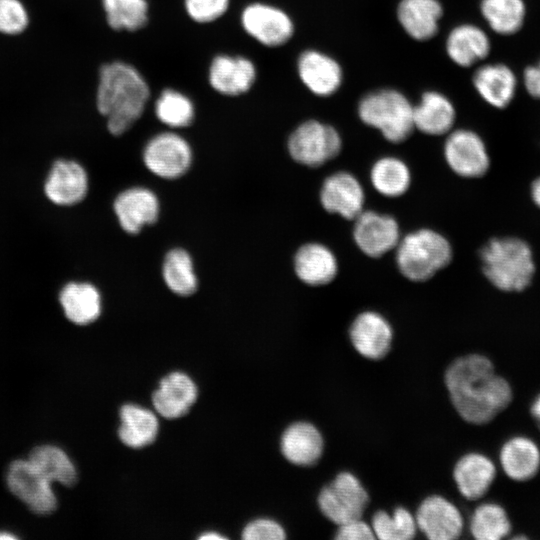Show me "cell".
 <instances>
[{
	"instance_id": "26",
	"label": "cell",
	"mask_w": 540,
	"mask_h": 540,
	"mask_svg": "<svg viewBox=\"0 0 540 540\" xmlns=\"http://www.w3.org/2000/svg\"><path fill=\"white\" fill-rule=\"evenodd\" d=\"M473 84L481 97L496 108H505L513 99L516 78L503 64H487L473 76Z\"/></svg>"
},
{
	"instance_id": "1",
	"label": "cell",
	"mask_w": 540,
	"mask_h": 540,
	"mask_svg": "<svg viewBox=\"0 0 540 540\" xmlns=\"http://www.w3.org/2000/svg\"><path fill=\"white\" fill-rule=\"evenodd\" d=\"M443 381L454 411L469 425L488 424L512 400L510 384L480 353H465L453 359L444 371Z\"/></svg>"
},
{
	"instance_id": "3",
	"label": "cell",
	"mask_w": 540,
	"mask_h": 540,
	"mask_svg": "<svg viewBox=\"0 0 540 540\" xmlns=\"http://www.w3.org/2000/svg\"><path fill=\"white\" fill-rule=\"evenodd\" d=\"M484 276L497 289L520 292L533 279L535 264L530 246L517 237L490 239L480 251Z\"/></svg>"
},
{
	"instance_id": "29",
	"label": "cell",
	"mask_w": 540,
	"mask_h": 540,
	"mask_svg": "<svg viewBox=\"0 0 540 540\" xmlns=\"http://www.w3.org/2000/svg\"><path fill=\"white\" fill-rule=\"evenodd\" d=\"M60 303L66 317L77 325L94 322L101 313V296L90 283L67 284L60 293Z\"/></svg>"
},
{
	"instance_id": "25",
	"label": "cell",
	"mask_w": 540,
	"mask_h": 540,
	"mask_svg": "<svg viewBox=\"0 0 540 540\" xmlns=\"http://www.w3.org/2000/svg\"><path fill=\"white\" fill-rule=\"evenodd\" d=\"M455 118L456 112L451 101L436 91L425 92L420 102L413 106L414 127L427 135L449 133Z\"/></svg>"
},
{
	"instance_id": "4",
	"label": "cell",
	"mask_w": 540,
	"mask_h": 540,
	"mask_svg": "<svg viewBox=\"0 0 540 540\" xmlns=\"http://www.w3.org/2000/svg\"><path fill=\"white\" fill-rule=\"evenodd\" d=\"M452 255L448 239L429 228L406 234L395 248V260L400 273L413 282L431 279L451 262Z\"/></svg>"
},
{
	"instance_id": "2",
	"label": "cell",
	"mask_w": 540,
	"mask_h": 540,
	"mask_svg": "<svg viewBox=\"0 0 540 540\" xmlns=\"http://www.w3.org/2000/svg\"><path fill=\"white\" fill-rule=\"evenodd\" d=\"M149 95L147 82L132 65L115 61L101 67L97 109L107 117L112 135L123 134L141 117Z\"/></svg>"
},
{
	"instance_id": "41",
	"label": "cell",
	"mask_w": 540,
	"mask_h": 540,
	"mask_svg": "<svg viewBox=\"0 0 540 540\" xmlns=\"http://www.w3.org/2000/svg\"><path fill=\"white\" fill-rule=\"evenodd\" d=\"M245 540H284L285 529L271 519H258L249 523L243 530Z\"/></svg>"
},
{
	"instance_id": "12",
	"label": "cell",
	"mask_w": 540,
	"mask_h": 540,
	"mask_svg": "<svg viewBox=\"0 0 540 540\" xmlns=\"http://www.w3.org/2000/svg\"><path fill=\"white\" fill-rule=\"evenodd\" d=\"M353 221V240L368 257L379 258L395 250L401 239L399 224L389 214L363 210Z\"/></svg>"
},
{
	"instance_id": "28",
	"label": "cell",
	"mask_w": 540,
	"mask_h": 540,
	"mask_svg": "<svg viewBox=\"0 0 540 540\" xmlns=\"http://www.w3.org/2000/svg\"><path fill=\"white\" fill-rule=\"evenodd\" d=\"M489 51V38L483 30L471 24L455 27L446 41L448 56L461 67H469L484 59Z\"/></svg>"
},
{
	"instance_id": "22",
	"label": "cell",
	"mask_w": 540,
	"mask_h": 540,
	"mask_svg": "<svg viewBox=\"0 0 540 540\" xmlns=\"http://www.w3.org/2000/svg\"><path fill=\"white\" fill-rule=\"evenodd\" d=\"M88 178L83 167L67 160L57 161L45 183L46 196L58 205H73L87 194Z\"/></svg>"
},
{
	"instance_id": "38",
	"label": "cell",
	"mask_w": 540,
	"mask_h": 540,
	"mask_svg": "<svg viewBox=\"0 0 540 540\" xmlns=\"http://www.w3.org/2000/svg\"><path fill=\"white\" fill-rule=\"evenodd\" d=\"M155 114L163 124L171 128H183L193 122L195 108L185 94L174 89H165L156 100Z\"/></svg>"
},
{
	"instance_id": "5",
	"label": "cell",
	"mask_w": 540,
	"mask_h": 540,
	"mask_svg": "<svg viewBox=\"0 0 540 540\" xmlns=\"http://www.w3.org/2000/svg\"><path fill=\"white\" fill-rule=\"evenodd\" d=\"M315 501L321 515L337 526L356 518H366L371 498L360 477L351 470L342 469L320 486Z\"/></svg>"
},
{
	"instance_id": "34",
	"label": "cell",
	"mask_w": 540,
	"mask_h": 540,
	"mask_svg": "<svg viewBox=\"0 0 540 540\" xmlns=\"http://www.w3.org/2000/svg\"><path fill=\"white\" fill-rule=\"evenodd\" d=\"M162 276L169 290L179 296L192 295L198 286L193 260L181 248L168 251L162 265Z\"/></svg>"
},
{
	"instance_id": "6",
	"label": "cell",
	"mask_w": 540,
	"mask_h": 540,
	"mask_svg": "<svg viewBox=\"0 0 540 540\" xmlns=\"http://www.w3.org/2000/svg\"><path fill=\"white\" fill-rule=\"evenodd\" d=\"M358 115L364 124L379 130L391 143L405 141L415 129L413 105L393 89L367 94L359 103Z\"/></svg>"
},
{
	"instance_id": "21",
	"label": "cell",
	"mask_w": 540,
	"mask_h": 540,
	"mask_svg": "<svg viewBox=\"0 0 540 540\" xmlns=\"http://www.w3.org/2000/svg\"><path fill=\"white\" fill-rule=\"evenodd\" d=\"M294 271L304 284L324 286L337 276V258L332 250L322 243H306L295 253Z\"/></svg>"
},
{
	"instance_id": "36",
	"label": "cell",
	"mask_w": 540,
	"mask_h": 540,
	"mask_svg": "<svg viewBox=\"0 0 540 540\" xmlns=\"http://www.w3.org/2000/svg\"><path fill=\"white\" fill-rule=\"evenodd\" d=\"M481 11L492 30L502 35L518 31L525 16L522 0H482Z\"/></svg>"
},
{
	"instance_id": "11",
	"label": "cell",
	"mask_w": 540,
	"mask_h": 540,
	"mask_svg": "<svg viewBox=\"0 0 540 540\" xmlns=\"http://www.w3.org/2000/svg\"><path fill=\"white\" fill-rule=\"evenodd\" d=\"M192 149L185 138L174 132L153 136L145 145L143 162L146 168L163 179L183 176L192 164Z\"/></svg>"
},
{
	"instance_id": "20",
	"label": "cell",
	"mask_w": 540,
	"mask_h": 540,
	"mask_svg": "<svg viewBox=\"0 0 540 540\" xmlns=\"http://www.w3.org/2000/svg\"><path fill=\"white\" fill-rule=\"evenodd\" d=\"M297 68L303 84L318 96H330L342 83L340 65L322 52L304 51L298 59Z\"/></svg>"
},
{
	"instance_id": "13",
	"label": "cell",
	"mask_w": 540,
	"mask_h": 540,
	"mask_svg": "<svg viewBox=\"0 0 540 540\" xmlns=\"http://www.w3.org/2000/svg\"><path fill=\"white\" fill-rule=\"evenodd\" d=\"M443 152L449 168L460 177L479 178L489 169L485 143L471 130L458 129L449 133Z\"/></svg>"
},
{
	"instance_id": "45",
	"label": "cell",
	"mask_w": 540,
	"mask_h": 540,
	"mask_svg": "<svg viewBox=\"0 0 540 540\" xmlns=\"http://www.w3.org/2000/svg\"><path fill=\"white\" fill-rule=\"evenodd\" d=\"M531 413L540 427V395L533 402L531 407Z\"/></svg>"
},
{
	"instance_id": "15",
	"label": "cell",
	"mask_w": 540,
	"mask_h": 540,
	"mask_svg": "<svg viewBox=\"0 0 540 540\" xmlns=\"http://www.w3.org/2000/svg\"><path fill=\"white\" fill-rule=\"evenodd\" d=\"M244 30L259 43L277 47L293 35L294 25L283 10L264 3H252L241 14Z\"/></svg>"
},
{
	"instance_id": "19",
	"label": "cell",
	"mask_w": 540,
	"mask_h": 540,
	"mask_svg": "<svg viewBox=\"0 0 540 540\" xmlns=\"http://www.w3.org/2000/svg\"><path fill=\"white\" fill-rule=\"evenodd\" d=\"M208 78L215 91L226 96H238L253 86L256 68L246 57L218 55L210 64Z\"/></svg>"
},
{
	"instance_id": "46",
	"label": "cell",
	"mask_w": 540,
	"mask_h": 540,
	"mask_svg": "<svg viewBox=\"0 0 540 540\" xmlns=\"http://www.w3.org/2000/svg\"><path fill=\"white\" fill-rule=\"evenodd\" d=\"M199 539H203V540H210V539H226L225 537H223L222 535H219L215 532H209V533H205L203 535H201L199 537Z\"/></svg>"
},
{
	"instance_id": "35",
	"label": "cell",
	"mask_w": 540,
	"mask_h": 540,
	"mask_svg": "<svg viewBox=\"0 0 540 540\" xmlns=\"http://www.w3.org/2000/svg\"><path fill=\"white\" fill-rule=\"evenodd\" d=\"M468 528L477 540H500L510 533L511 523L502 506L485 502L472 511Z\"/></svg>"
},
{
	"instance_id": "7",
	"label": "cell",
	"mask_w": 540,
	"mask_h": 540,
	"mask_svg": "<svg viewBox=\"0 0 540 540\" xmlns=\"http://www.w3.org/2000/svg\"><path fill=\"white\" fill-rule=\"evenodd\" d=\"M342 149V138L331 125L317 120L301 123L289 136L291 158L309 168H317L336 158Z\"/></svg>"
},
{
	"instance_id": "40",
	"label": "cell",
	"mask_w": 540,
	"mask_h": 540,
	"mask_svg": "<svg viewBox=\"0 0 540 540\" xmlns=\"http://www.w3.org/2000/svg\"><path fill=\"white\" fill-rule=\"evenodd\" d=\"M184 3L187 14L199 23L218 19L229 6V0H185Z\"/></svg>"
},
{
	"instance_id": "10",
	"label": "cell",
	"mask_w": 540,
	"mask_h": 540,
	"mask_svg": "<svg viewBox=\"0 0 540 540\" xmlns=\"http://www.w3.org/2000/svg\"><path fill=\"white\" fill-rule=\"evenodd\" d=\"M353 350L363 359L380 361L391 351L395 330L389 319L375 310L358 313L347 329Z\"/></svg>"
},
{
	"instance_id": "14",
	"label": "cell",
	"mask_w": 540,
	"mask_h": 540,
	"mask_svg": "<svg viewBox=\"0 0 540 540\" xmlns=\"http://www.w3.org/2000/svg\"><path fill=\"white\" fill-rule=\"evenodd\" d=\"M280 450L290 464L300 468H313L323 458L325 437L314 422L297 420L283 431Z\"/></svg>"
},
{
	"instance_id": "32",
	"label": "cell",
	"mask_w": 540,
	"mask_h": 540,
	"mask_svg": "<svg viewBox=\"0 0 540 540\" xmlns=\"http://www.w3.org/2000/svg\"><path fill=\"white\" fill-rule=\"evenodd\" d=\"M121 425L118 430L120 440L132 448L151 444L158 433V420L147 409L126 404L120 411Z\"/></svg>"
},
{
	"instance_id": "17",
	"label": "cell",
	"mask_w": 540,
	"mask_h": 540,
	"mask_svg": "<svg viewBox=\"0 0 540 540\" xmlns=\"http://www.w3.org/2000/svg\"><path fill=\"white\" fill-rule=\"evenodd\" d=\"M320 203L329 213L354 220L363 210L365 193L359 180L346 171L325 178L320 189Z\"/></svg>"
},
{
	"instance_id": "8",
	"label": "cell",
	"mask_w": 540,
	"mask_h": 540,
	"mask_svg": "<svg viewBox=\"0 0 540 540\" xmlns=\"http://www.w3.org/2000/svg\"><path fill=\"white\" fill-rule=\"evenodd\" d=\"M414 516L418 533L428 540H456L465 529L461 509L441 493L425 495L416 505Z\"/></svg>"
},
{
	"instance_id": "31",
	"label": "cell",
	"mask_w": 540,
	"mask_h": 540,
	"mask_svg": "<svg viewBox=\"0 0 540 540\" xmlns=\"http://www.w3.org/2000/svg\"><path fill=\"white\" fill-rule=\"evenodd\" d=\"M27 459L52 484L70 487L76 483L75 465L67 453L56 445H39L31 450Z\"/></svg>"
},
{
	"instance_id": "43",
	"label": "cell",
	"mask_w": 540,
	"mask_h": 540,
	"mask_svg": "<svg viewBox=\"0 0 540 540\" xmlns=\"http://www.w3.org/2000/svg\"><path fill=\"white\" fill-rule=\"evenodd\" d=\"M524 85L530 95L540 98V62L525 69Z\"/></svg>"
},
{
	"instance_id": "23",
	"label": "cell",
	"mask_w": 540,
	"mask_h": 540,
	"mask_svg": "<svg viewBox=\"0 0 540 540\" xmlns=\"http://www.w3.org/2000/svg\"><path fill=\"white\" fill-rule=\"evenodd\" d=\"M196 397L194 382L184 373L173 372L161 380L152 400L160 415L174 419L185 415Z\"/></svg>"
},
{
	"instance_id": "16",
	"label": "cell",
	"mask_w": 540,
	"mask_h": 540,
	"mask_svg": "<svg viewBox=\"0 0 540 540\" xmlns=\"http://www.w3.org/2000/svg\"><path fill=\"white\" fill-rule=\"evenodd\" d=\"M451 477L457 493L466 500L482 498L496 477V466L485 454L469 451L455 460Z\"/></svg>"
},
{
	"instance_id": "24",
	"label": "cell",
	"mask_w": 540,
	"mask_h": 540,
	"mask_svg": "<svg viewBox=\"0 0 540 540\" xmlns=\"http://www.w3.org/2000/svg\"><path fill=\"white\" fill-rule=\"evenodd\" d=\"M442 14L443 8L438 0H401L397 8L402 28L418 41H426L436 35Z\"/></svg>"
},
{
	"instance_id": "39",
	"label": "cell",
	"mask_w": 540,
	"mask_h": 540,
	"mask_svg": "<svg viewBox=\"0 0 540 540\" xmlns=\"http://www.w3.org/2000/svg\"><path fill=\"white\" fill-rule=\"evenodd\" d=\"M27 23L26 10L19 0H0V32L17 34L26 28Z\"/></svg>"
},
{
	"instance_id": "42",
	"label": "cell",
	"mask_w": 540,
	"mask_h": 540,
	"mask_svg": "<svg viewBox=\"0 0 540 540\" xmlns=\"http://www.w3.org/2000/svg\"><path fill=\"white\" fill-rule=\"evenodd\" d=\"M334 540H374L373 529L367 518H356L335 526Z\"/></svg>"
},
{
	"instance_id": "27",
	"label": "cell",
	"mask_w": 540,
	"mask_h": 540,
	"mask_svg": "<svg viewBox=\"0 0 540 540\" xmlns=\"http://www.w3.org/2000/svg\"><path fill=\"white\" fill-rule=\"evenodd\" d=\"M499 461L509 478L525 481L537 473L540 467V451L532 440L518 436L503 444Z\"/></svg>"
},
{
	"instance_id": "33",
	"label": "cell",
	"mask_w": 540,
	"mask_h": 540,
	"mask_svg": "<svg viewBox=\"0 0 540 540\" xmlns=\"http://www.w3.org/2000/svg\"><path fill=\"white\" fill-rule=\"evenodd\" d=\"M370 181L373 188L382 196L396 198L408 191L411 184V172L400 158L385 156L372 165Z\"/></svg>"
},
{
	"instance_id": "18",
	"label": "cell",
	"mask_w": 540,
	"mask_h": 540,
	"mask_svg": "<svg viewBox=\"0 0 540 540\" xmlns=\"http://www.w3.org/2000/svg\"><path fill=\"white\" fill-rule=\"evenodd\" d=\"M114 212L122 229L129 234L139 233L155 223L160 212L156 194L145 187L122 191L114 201Z\"/></svg>"
},
{
	"instance_id": "9",
	"label": "cell",
	"mask_w": 540,
	"mask_h": 540,
	"mask_svg": "<svg viewBox=\"0 0 540 540\" xmlns=\"http://www.w3.org/2000/svg\"><path fill=\"white\" fill-rule=\"evenodd\" d=\"M6 484L10 492L37 515H49L57 508L53 484L28 459L10 463Z\"/></svg>"
},
{
	"instance_id": "37",
	"label": "cell",
	"mask_w": 540,
	"mask_h": 540,
	"mask_svg": "<svg viewBox=\"0 0 540 540\" xmlns=\"http://www.w3.org/2000/svg\"><path fill=\"white\" fill-rule=\"evenodd\" d=\"M109 26L115 30L136 31L148 22L146 0H102Z\"/></svg>"
},
{
	"instance_id": "30",
	"label": "cell",
	"mask_w": 540,
	"mask_h": 540,
	"mask_svg": "<svg viewBox=\"0 0 540 540\" xmlns=\"http://www.w3.org/2000/svg\"><path fill=\"white\" fill-rule=\"evenodd\" d=\"M367 519L379 540H412L418 535L413 510L402 504L390 510L377 508Z\"/></svg>"
},
{
	"instance_id": "47",
	"label": "cell",
	"mask_w": 540,
	"mask_h": 540,
	"mask_svg": "<svg viewBox=\"0 0 540 540\" xmlns=\"http://www.w3.org/2000/svg\"><path fill=\"white\" fill-rule=\"evenodd\" d=\"M3 538H5V539H14L15 535H12V534H9L7 532L2 531V532H0V539H3Z\"/></svg>"
},
{
	"instance_id": "44",
	"label": "cell",
	"mask_w": 540,
	"mask_h": 540,
	"mask_svg": "<svg viewBox=\"0 0 540 540\" xmlns=\"http://www.w3.org/2000/svg\"><path fill=\"white\" fill-rule=\"evenodd\" d=\"M531 197L534 203L540 207V177L535 179L531 185Z\"/></svg>"
}]
</instances>
